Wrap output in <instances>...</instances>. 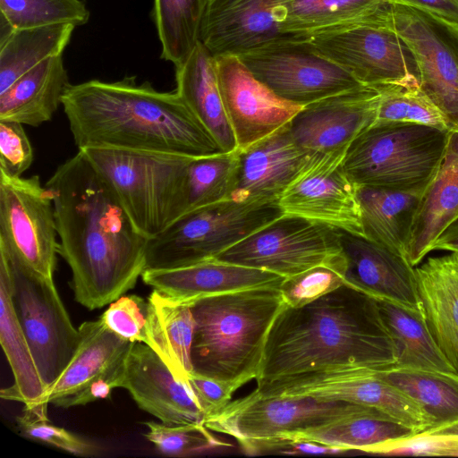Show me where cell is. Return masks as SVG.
<instances>
[{"mask_svg":"<svg viewBox=\"0 0 458 458\" xmlns=\"http://www.w3.org/2000/svg\"><path fill=\"white\" fill-rule=\"evenodd\" d=\"M396 350L375 297L344 284L298 307L284 303L265 342L263 396L394 368Z\"/></svg>","mask_w":458,"mask_h":458,"instance_id":"6da1fadb","label":"cell"},{"mask_svg":"<svg viewBox=\"0 0 458 458\" xmlns=\"http://www.w3.org/2000/svg\"><path fill=\"white\" fill-rule=\"evenodd\" d=\"M46 187L77 302L93 310L131 290L146 269L148 238L85 154L59 165Z\"/></svg>","mask_w":458,"mask_h":458,"instance_id":"7a4b0ae2","label":"cell"},{"mask_svg":"<svg viewBox=\"0 0 458 458\" xmlns=\"http://www.w3.org/2000/svg\"><path fill=\"white\" fill-rule=\"evenodd\" d=\"M62 106L78 149L114 148L200 157L225 153L179 95L135 77L69 84Z\"/></svg>","mask_w":458,"mask_h":458,"instance_id":"3957f363","label":"cell"},{"mask_svg":"<svg viewBox=\"0 0 458 458\" xmlns=\"http://www.w3.org/2000/svg\"><path fill=\"white\" fill-rule=\"evenodd\" d=\"M284 303L279 287L232 292L191 302L193 372L233 392L256 379L267 335Z\"/></svg>","mask_w":458,"mask_h":458,"instance_id":"277c9868","label":"cell"},{"mask_svg":"<svg viewBox=\"0 0 458 458\" xmlns=\"http://www.w3.org/2000/svg\"><path fill=\"white\" fill-rule=\"evenodd\" d=\"M81 150L148 239L186 212L185 182L193 157L165 152L89 147Z\"/></svg>","mask_w":458,"mask_h":458,"instance_id":"5b68a950","label":"cell"},{"mask_svg":"<svg viewBox=\"0 0 458 458\" xmlns=\"http://www.w3.org/2000/svg\"><path fill=\"white\" fill-rule=\"evenodd\" d=\"M362 416L393 420L375 408L349 402L311 395L263 396L253 390L208 417L205 426L233 437L246 454L256 455L277 453L300 434Z\"/></svg>","mask_w":458,"mask_h":458,"instance_id":"8992f818","label":"cell"},{"mask_svg":"<svg viewBox=\"0 0 458 458\" xmlns=\"http://www.w3.org/2000/svg\"><path fill=\"white\" fill-rule=\"evenodd\" d=\"M450 131L418 123L376 122L350 144L344 169L357 186L426 185L441 163Z\"/></svg>","mask_w":458,"mask_h":458,"instance_id":"52a82bcc","label":"cell"},{"mask_svg":"<svg viewBox=\"0 0 458 458\" xmlns=\"http://www.w3.org/2000/svg\"><path fill=\"white\" fill-rule=\"evenodd\" d=\"M283 215L278 204L233 199L193 209L148 239L146 269L177 268L213 259Z\"/></svg>","mask_w":458,"mask_h":458,"instance_id":"ba28073f","label":"cell"},{"mask_svg":"<svg viewBox=\"0 0 458 458\" xmlns=\"http://www.w3.org/2000/svg\"><path fill=\"white\" fill-rule=\"evenodd\" d=\"M0 260L7 267L14 310L47 388L73 357L79 329L73 327L53 279L31 269L3 242Z\"/></svg>","mask_w":458,"mask_h":458,"instance_id":"9c48e42d","label":"cell"},{"mask_svg":"<svg viewBox=\"0 0 458 458\" xmlns=\"http://www.w3.org/2000/svg\"><path fill=\"white\" fill-rule=\"evenodd\" d=\"M343 258L341 230L284 214L214 259L264 269L289 278Z\"/></svg>","mask_w":458,"mask_h":458,"instance_id":"30bf717a","label":"cell"},{"mask_svg":"<svg viewBox=\"0 0 458 458\" xmlns=\"http://www.w3.org/2000/svg\"><path fill=\"white\" fill-rule=\"evenodd\" d=\"M308 38L363 85L420 84L415 58L394 29L392 16L338 26Z\"/></svg>","mask_w":458,"mask_h":458,"instance_id":"8fae6325","label":"cell"},{"mask_svg":"<svg viewBox=\"0 0 458 458\" xmlns=\"http://www.w3.org/2000/svg\"><path fill=\"white\" fill-rule=\"evenodd\" d=\"M237 57L274 94L301 106L363 86L309 38L281 40Z\"/></svg>","mask_w":458,"mask_h":458,"instance_id":"7c38bea8","label":"cell"},{"mask_svg":"<svg viewBox=\"0 0 458 458\" xmlns=\"http://www.w3.org/2000/svg\"><path fill=\"white\" fill-rule=\"evenodd\" d=\"M393 26L412 53L420 87L458 130V29L410 5L392 3Z\"/></svg>","mask_w":458,"mask_h":458,"instance_id":"4fadbf2b","label":"cell"},{"mask_svg":"<svg viewBox=\"0 0 458 458\" xmlns=\"http://www.w3.org/2000/svg\"><path fill=\"white\" fill-rule=\"evenodd\" d=\"M57 236L52 196L39 177L0 174V242L31 269L53 279Z\"/></svg>","mask_w":458,"mask_h":458,"instance_id":"5bb4252c","label":"cell"},{"mask_svg":"<svg viewBox=\"0 0 458 458\" xmlns=\"http://www.w3.org/2000/svg\"><path fill=\"white\" fill-rule=\"evenodd\" d=\"M78 329L80 340L73 357L38 404L85 405L123 387L127 358L135 342L114 333L100 318L85 321Z\"/></svg>","mask_w":458,"mask_h":458,"instance_id":"9a60e30c","label":"cell"},{"mask_svg":"<svg viewBox=\"0 0 458 458\" xmlns=\"http://www.w3.org/2000/svg\"><path fill=\"white\" fill-rule=\"evenodd\" d=\"M346 150L313 152L280 197L283 213L364 237L358 186L344 169Z\"/></svg>","mask_w":458,"mask_h":458,"instance_id":"2e32d148","label":"cell"},{"mask_svg":"<svg viewBox=\"0 0 458 458\" xmlns=\"http://www.w3.org/2000/svg\"><path fill=\"white\" fill-rule=\"evenodd\" d=\"M216 66L224 108L238 150L284 126L303 107L274 94L237 56H216Z\"/></svg>","mask_w":458,"mask_h":458,"instance_id":"e0dca14e","label":"cell"},{"mask_svg":"<svg viewBox=\"0 0 458 458\" xmlns=\"http://www.w3.org/2000/svg\"><path fill=\"white\" fill-rule=\"evenodd\" d=\"M378 86L338 93L303 106L289 122L294 140L310 152H333L350 144L377 121Z\"/></svg>","mask_w":458,"mask_h":458,"instance_id":"ac0fdd59","label":"cell"},{"mask_svg":"<svg viewBox=\"0 0 458 458\" xmlns=\"http://www.w3.org/2000/svg\"><path fill=\"white\" fill-rule=\"evenodd\" d=\"M286 0H208L199 41L215 56H239L281 40L306 38L286 33Z\"/></svg>","mask_w":458,"mask_h":458,"instance_id":"d6986e66","label":"cell"},{"mask_svg":"<svg viewBox=\"0 0 458 458\" xmlns=\"http://www.w3.org/2000/svg\"><path fill=\"white\" fill-rule=\"evenodd\" d=\"M288 123L238 150L235 182L229 199L278 204L283 192L313 153L297 144Z\"/></svg>","mask_w":458,"mask_h":458,"instance_id":"ffe728a7","label":"cell"},{"mask_svg":"<svg viewBox=\"0 0 458 458\" xmlns=\"http://www.w3.org/2000/svg\"><path fill=\"white\" fill-rule=\"evenodd\" d=\"M123 388L140 409L162 423L205 425L206 415L187 382L178 379L143 343L135 342L131 347Z\"/></svg>","mask_w":458,"mask_h":458,"instance_id":"44dd1931","label":"cell"},{"mask_svg":"<svg viewBox=\"0 0 458 458\" xmlns=\"http://www.w3.org/2000/svg\"><path fill=\"white\" fill-rule=\"evenodd\" d=\"M344 284L376 299L422 310L415 267L389 249L363 236L341 231Z\"/></svg>","mask_w":458,"mask_h":458,"instance_id":"7402d4cb","label":"cell"},{"mask_svg":"<svg viewBox=\"0 0 458 458\" xmlns=\"http://www.w3.org/2000/svg\"><path fill=\"white\" fill-rule=\"evenodd\" d=\"M141 278L163 296L184 304L232 292L261 287L280 288L285 279L267 270L214 259L177 268L146 269Z\"/></svg>","mask_w":458,"mask_h":458,"instance_id":"603a6c76","label":"cell"},{"mask_svg":"<svg viewBox=\"0 0 458 458\" xmlns=\"http://www.w3.org/2000/svg\"><path fill=\"white\" fill-rule=\"evenodd\" d=\"M415 273L428 329L458 373V252L430 257Z\"/></svg>","mask_w":458,"mask_h":458,"instance_id":"cb8c5ba5","label":"cell"},{"mask_svg":"<svg viewBox=\"0 0 458 458\" xmlns=\"http://www.w3.org/2000/svg\"><path fill=\"white\" fill-rule=\"evenodd\" d=\"M458 218V130H452L434 176L414 216L406 259L416 267L441 233Z\"/></svg>","mask_w":458,"mask_h":458,"instance_id":"d4e9b609","label":"cell"},{"mask_svg":"<svg viewBox=\"0 0 458 458\" xmlns=\"http://www.w3.org/2000/svg\"><path fill=\"white\" fill-rule=\"evenodd\" d=\"M311 395L375 408L417 432L431 428V420L411 398L380 378L361 374L293 388L276 396Z\"/></svg>","mask_w":458,"mask_h":458,"instance_id":"484cf974","label":"cell"},{"mask_svg":"<svg viewBox=\"0 0 458 458\" xmlns=\"http://www.w3.org/2000/svg\"><path fill=\"white\" fill-rule=\"evenodd\" d=\"M175 92L225 153L238 150L218 85L216 56L200 42L175 66Z\"/></svg>","mask_w":458,"mask_h":458,"instance_id":"4316f807","label":"cell"},{"mask_svg":"<svg viewBox=\"0 0 458 458\" xmlns=\"http://www.w3.org/2000/svg\"><path fill=\"white\" fill-rule=\"evenodd\" d=\"M427 185L358 186L364 237L406 259L414 216Z\"/></svg>","mask_w":458,"mask_h":458,"instance_id":"83f0119b","label":"cell"},{"mask_svg":"<svg viewBox=\"0 0 458 458\" xmlns=\"http://www.w3.org/2000/svg\"><path fill=\"white\" fill-rule=\"evenodd\" d=\"M69 84L62 55L47 59L0 94V120L32 127L50 121Z\"/></svg>","mask_w":458,"mask_h":458,"instance_id":"f1b7e54d","label":"cell"},{"mask_svg":"<svg viewBox=\"0 0 458 458\" xmlns=\"http://www.w3.org/2000/svg\"><path fill=\"white\" fill-rule=\"evenodd\" d=\"M147 342L173 374L185 381L193 371L191 345L195 321L190 304L170 300L153 290L148 298Z\"/></svg>","mask_w":458,"mask_h":458,"instance_id":"f546056e","label":"cell"},{"mask_svg":"<svg viewBox=\"0 0 458 458\" xmlns=\"http://www.w3.org/2000/svg\"><path fill=\"white\" fill-rule=\"evenodd\" d=\"M377 301L395 345L394 368L457 373L432 336L423 310L383 299Z\"/></svg>","mask_w":458,"mask_h":458,"instance_id":"4dcf8cb0","label":"cell"},{"mask_svg":"<svg viewBox=\"0 0 458 458\" xmlns=\"http://www.w3.org/2000/svg\"><path fill=\"white\" fill-rule=\"evenodd\" d=\"M0 341L12 369L14 384L1 390L3 399L36 405L47 387L38 373L29 343L16 316L11 280L5 264L0 260Z\"/></svg>","mask_w":458,"mask_h":458,"instance_id":"1f68e13d","label":"cell"},{"mask_svg":"<svg viewBox=\"0 0 458 458\" xmlns=\"http://www.w3.org/2000/svg\"><path fill=\"white\" fill-rule=\"evenodd\" d=\"M389 0H286L282 26L291 35L306 38L325 30L357 21L387 20Z\"/></svg>","mask_w":458,"mask_h":458,"instance_id":"d6a6232c","label":"cell"},{"mask_svg":"<svg viewBox=\"0 0 458 458\" xmlns=\"http://www.w3.org/2000/svg\"><path fill=\"white\" fill-rule=\"evenodd\" d=\"M74 29L59 23L13 30L0 39V94L42 62L62 55Z\"/></svg>","mask_w":458,"mask_h":458,"instance_id":"836d02e7","label":"cell"},{"mask_svg":"<svg viewBox=\"0 0 458 458\" xmlns=\"http://www.w3.org/2000/svg\"><path fill=\"white\" fill-rule=\"evenodd\" d=\"M377 375L415 401L437 428L458 420V374L399 369ZM428 430V429H427Z\"/></svg>","mask_w":458,"mask_h":458,"instance_id":"e575fe53","label":"cell"},{"mask_svg":"<svg viewBox=\"0 0 458 458\" xmlns=\"http://www.w3.org/2000/svg\"><path fill=\"white\" fill-rule=\"evenodd\" d=\"M416 433L418 432L414 429L390 419L362 416L300 434L291 438L287 444L309 441L347 452L359 451L376 454L385 444Z\"/></svg>","mask_w":458,"mask_h":458,"instance_id":"d590c367","label":"cell"},{"mask_svg":"<svg viewBox=\"0 0 458 458\" xmlns=\"http://www.w3.org/2000/svg\"><path fill=\"white\" fill-rule=\"evenodd\" d=\"M208 0H154L152 17L161 43V58L177 66L192 53Z\"/></svg>","mask_w":458,"mask_h":458,"instance_id":"8d00e7d4","label":"cell"},{"mask_svg":"<svg viewBox=\"0 0 458 458\" xmlns=\"http://www.w3.org/2000/svg\"><path fill=\"white\" fill-rule=\"evenodd\" d=\"M238 150L193 157L185 182L186 212L229 199L234 187Z\"/></svg>","mask_w":458,"mask_h":458,"instance_id":"74e56055","label":"cell"},{"mask_svg":"<svg viewBox=\"0 0 458 458\" xmlns=\"http://www.w3.org/2000/svg\"><path fill=\"white\" fill-rule=\"evenodd\" d=\"M0 17L13 30L88 22L89 11L81 0H0Z\"/></svg>","mask_w":458,"mask_h":458,"instance_id":"f35d334b","label":"cell"},{"mask_svg":"<svg viewBox=\"0 0 458 458\" xmlns=\"http://www.w3.org/2000/svg\"><path fill=\"white\" fill-rule=\"evenodd\" d=\"M378 87L380 98L376 122L418 123L450 130L445 116L425 95L420 84Z\"/></svg>","mask_w":458,"mask_h":458,"instance_id":"ab89813d","label":"cell"},{"mask_svg":"<svg viewBox=\"0 0 458 458\" xmlns=\"http://www.w3.org/2000/svg\"><path fill=\"white\" fill-rule=\"evenodd\" d=\"M146 438L164 455L185 457L232 446L217 439L205 425H168L154 421L144 423Z\"/></svg>","mask_w":458,"mask_h":458,"instance_id":"60d3db41","label":"cell"},{"mask_svg":"<svg viewBox=\"0 0 458 458\" xmlns=\"http://www.w3.org/2000/svg\"><path fill=\"white\" fill-rule=\"evenodd\" d=\"M345 259L310 268L285 278L280 286L285 304L298 307L336 289L344 284Z\"/></svg>","mask_w":458,"mask_h":458,"instance_id":"b9f144b4","label":"cell"},{"mask_svg":"<svg viewBox=\"0 0 458 458\" xmlns=\"http://www.w3.org/2000/svg\"><path fill=\"white\" fill-rule=\"evenodd\" d=\"M47 407V404L25 405L22 413L16 418L21 433L75 455L93 454L95 448L90 443L49 421Z\"/></svg>","mask_w":458,"mask_h":458,"instance_id":"7bdbcfd3","label":"cell"},{"mask_svg":"<svg viewBox=\"0 0 458 458\" xmlns=\"http://www.w3.org/2000/svg\"><path fill=\"white\" fill-rule=\"evenodd\" d=\"M148 315V301L131 294L113 301L99 318L123 338L146 344Z\"/></svg>","mask_w":458,"mask_h":458,"instance_id":"ee69618b","label":"cell"},{"mask_svg":"<svg viewBox=\"0 0 458 458\" xmlns=\"http://www.w3.org/2000/svg\"><path fill=\"white\" fill-rule=\"evenodd\" d=\"M33 159V148L23 124L0 120V174L21 177Z\"/></svg>","mask_w":458,"mask_h":458,"instance_id":"f6af8a7d","label":"cell"},{"mask_svg":"<svg viewBox=\"0 0 458 458\" xmlns=\"http://www.w3.org/2000/svg\"><path fill=\"white\" fill-rule=\"evenodd\" d=\"M377 455L458 456V440L428 431L390 441Z\"/></svg>","mask_w":458,"mask_h":458,"instance_id":"bcb514c9","label":"cell"},{"mask_svg":"<svg viewBox=\"0 0 458 458\" xmlns=\"http://www.w3.org/2000/svg\"><path fill=\"white\" fill-rule=\"evenodd\" d=\"M186 382L204 411L206 420L231 402L234 393L228 386L193 371Z\"/></svg>","mask_w":458,"mask_h":458,"instance_id":"7dc6e473","label":"cell"},{"mask_svg":"<svg viewBox=\"0 0 458 458\" xmlns=\"http://www.w3.org/2000/svg\"><path fill=\"white\" fill-rule=\"evenodd\" d=\"M423 10L458 29V0H389Z\"/></svg>","mask_w":458,"mask_h":458,"instance_id":"c3c4849f","label":"cell"},{"mask_svg":"<svg viewBox=\"0 0 458 458\" xmlns=\"http://www.w3.org/2000/svg\"><path fill=\"white\" fill-rule=\"evenodd\" d=\"M284 454H335L348 453L347 451L336 447H331L326 445L309 442V441H297L292 442L283 446L277 453Z\"/></svg>","mask_w":458,"mask_h":458,"instance_id":"681fc988","label":"cell"},{"mask_svg":"<svg viewBox=\"0 0 458 458\" xmlns=\"http://www.w3.org/2000/svg\"><path fill=\"white\" fill-rule=\"evenodd\" d=\"M433 250L458 252V218L452 222L436 239L430 248Z\"/></svg>","mask_w":458,"mask_h":458,"instance_id":"f907efd6","label":"cell"},{"mask_svg":"<svg viewBox=\"0 0 458 458\" xmlns=\"http://www.w3.org/2000/svg\"><path fill=\"white\" fill-rule=\"evenodd\" d=\"M425 431L432 432L437 435L445 436L458 440V420L437 428L428 429Z\"/></svg>","mask_w":458,"mask_h":458,"instance_id":"816d5d0a","label":"cell"}]
</instances>
